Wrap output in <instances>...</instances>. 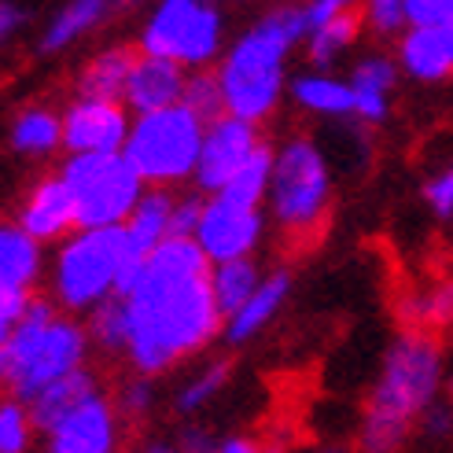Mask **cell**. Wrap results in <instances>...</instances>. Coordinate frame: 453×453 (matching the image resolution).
<instances>
[{"label":"cell","instance_id":"6da1fadb","mask_svg":"<svg viewBox=\"0 0 453 453\" xmlns=\"http://www.w3.org/2000/svg\"><path fill=\"white\" fill-rule=\"evenodd\" d=\"M129 306V357L144 376L170 369L177 357L214 339L221 310L207 273V255L196 240L166 236L148 255Z\"/></svg>","mask_w":453,"mask_h":453},{"label":"cell","instance_id":"7a4b0ae2","mask_svg":"<svg viewBox=\"0 0 453 453\" xmlns=\"http://www.w3.org/2000/svg\"><path fill=\"white\" fill-rule=\"evenodd\" d=\"M439 343L427 332H405L383 357V372L372 388L361 420V449L395 453L413 427V417L427 410L439 391Z\"/></svg>","mask_w":453,"mask_h":453},{"label":"cell","instance_id":"3957f363","mask_svg":"<svg viewBox=\"0 0 453 453\" xmlns=\"http://www.w3.org/2000/svg\"><path fill=\"white\" fill-rule=\"evenodd\" d=\"M303 30H306L303 8L284 4L273 8L251 34L233 44V52L221 63L218 74L225 111L233 119L258 122L273 111L284 81V56L303 37Z\"/></svg>","mask_w":453,"mask_h":453},{"label":"cell","instance_id":"277c9868","mask_svg":"<svg viewBox=\"0 0 453 453\" xmlns=\"http://www.w3.org/2000/svg\"><path fill=\"white\" fill-rule=\"evenodd\" d=\"M85 332L71 321H56L49 299H30L22 321L12 328L8 347L0 350V380L12 383L19 398H37L56 380L81 369Z\"/></svg>","mask_w":453,"mask_h":453},{"label":"cell","instance_id":"5b68a950","mask_svg":"<svg viewBox=\"0 0 453 453\" xmlns=\"http://www.w3.org/2000/svg\"><path fill=\"white\" fill-rule=\"evenodd\" d=\"M203 122L192 115L188 107H166L144 115L137 126L129 129L126 141V158L137 170L141 180H158L170 185L192 173L199 166V151H203Z\"/></svg>","mask_w":453,"mask_h":453},{"label":"cell","instance_id":"8992f818","mask_svg":"<svg viewBox=\"0 0 453 453\" xmlns=\"http://www.w3.org/2000/svg\"><path fill=\"white\" fill-rule=\"evenodd\" d=\"M273 214L288 236H313L328 218V170L306 137L288 141L273 158Z\"/></svg>","mask_w":453,"mask_h":453},{"label":"cell","instance_id":"52a82bcc","mask_svg":"<svg viewBox=\"0 0 453 453\" xmlns=\"http://www.w3.org/2000/svg\"><path fill=\"white\" fill-rule=\"evenodd\" d=\"M63 180L74 196L78 225L115 229L141 203V177L126 155H74L63 166Z\"/></svg>","mask_w":453,"mask_h":453},{"label":"cell","instance_id":"ba28073f","mask_svg":"<svg viewBox=\"0 0 453 453\" xmlns=\"http://www.w3.org/2000/svg\"><path fill=\"white\" fill-rule=\"evenodd\" d=\"M126 262V225L115 229H88L59 251L56 262V296L63 306H100L119 284Z\"/></svg>","mask_w":453,"mask_h":453},{"label":"cell","instance_id":"9c48e42d","mask_svg":"<svg viewBox=\"0 0 453 453\" xmlns=\"http://www.w3.org/2000/svg\"><path fill=\"white\" fill-rule=\"evenodd\" d=\"M221 41V15L203 0H163L144 30V56L207 63Z\"/></svg>","mask_w":453,"mask_h":453},{"label":"cell","instance_id":"30bf717a","mask_svg":"<svg viewBox=\"0 0 453 453\" xmlns=\"http://www.w3.org/2000/svg\"><path fill=\"white\" fill-rule=\"evenodd\" d=\"M258 148H262V141H258L255 122H243V119H233V115L218 119L207 129V137H203L199 166H196L199 188L218 196L247 163H251Z\"/></svg>","mask_w":453,"mask_h":453},{"label":"cell","instance_id":"8fae6325","mask_svg":"<svg viewBox=\"0 0 453 453\" xmlns=\"http://www.w3.org/2000/svg\"><path fill=\"white\" fill-rule=\"evenodd\" d=\"M258 236H262V218L255 207H240V203L214 196L203 207L196 243L203 247V255L221 265V262L247 258V251L258 243Z\"/></svg>","mask_w":453,"mask_h":453},{"label":"cell","instance_id":"7c38bea8","mask_svg":"<svg viewBox=\"0 0 453 453\" xmlns=\"http://www.w3.org/2000/svg\"><path fill=\"white\" fill-rule=\"evenodd\" d=\"M63 141L74 155H119V144L129 141L122 107L107 100H78L63 119Z\"/></svg>","mask_w":453,"mask_h":453},{"label":"cell","instance_id":"4fadbf2b","mask_svg":"<svg viewBox=\"0 0 453 453\" xmlns=\"http://www.w3.org/2000/svg\"><path fill=\"white\" fill-rule=\"evenodd\" d=\"M49 453H115V410L111 402L93 395L66 417L52 439Z\"/></svg>","mask_w":453,"mask_h":453},{"label":"cell","instance_id":"5bb4252c","mask_svg":"<svg viewBox=\"0 0 453 453\" xmlns=\"http://www.w3.org/2000/svg\"><path fill=\"white\" fill-rule=\"evenodd\" d=\"M180 93H185L180 63L158 59V56H141L137 66H133V74H129V85H126V100L133 111H141V115H155V111L177 107Z\"/></svg>","mask_w":453,"mask_h":453},{"label":"cell","instance_id":"9a60e30c","mask_svg":"<svg viewBox=\"0 0 453 453\" xmlns=\"http://www.w3.org/2000/svg\"><path fill=\"white\" fill-rule=\"evenodd\" d=\"M71 225H78V211H74V196L66 188V180L63 177L41 180L30 192L27 207H22V233L34 240H56Z\"/></svg>","mask_w":453,"mask_h":453},{"label":"cell","instance_id":"2e32d148","mask_svg":"<svg viewBox=\"0 0 453 453\" xmlns=\"http://www.w3.org/2000/svg\"><path fill=\"white\" fill-rule=\"evenodd\" d=\"M93 395H96V380L88 376L85 369H78V372H71V376L56 380L52 388H44V391L30 402V424L52 435L56 427H59L66 417H71L78 405H85Z\"/></svg>","mask_w":453,"mask_h":453},{"label":"cell","instance_id":"e0dca14e","mask_svg":"<svg viewBox=\"0 0 453 453\" xmlns=\"http://www.w3.org/2000/svg\"><path fill=\"white\" fill-rule=\"evenodd\" d=\"M402 59L417 78H446L453 74V22L449 27H424L402 41Z\"/></svg>","mask_w":453,"mask_h":453},{"label":"cell","instance_id":"ac0fdd59","mask_svg":"<svg viewBox=\"0 0 453 453\" xmlns=\"http://www.w3.org/2000/svg\"><path fill=\"white\" fill-rule=\"evenodd\" d=\"M137 52L129 49H111L104 56H96L93 63L81 71L78 78V96L81 100H107V104H115V96L126 93V85H129V74H133V66H137Z\"/></svg>","mask_w":453,"mask_h":453},{"label":"cell","instance_id":"d6986e66","mask_svg":"<svg viewBox=\"0 0 453 453\" xmlns=\"http://www.w3.org/2000/svg\"><path fill=\"white\" fill-rule=\"evenodd\" d=\"M41 273L37 240L15 225H0V288L27 291Z\"/></svg>","mask_w":453,"mask_h":453},{"label":"cell","instance_id":"ffe728a7","mask_svg":"<svg viewBox=\"0 0 453 453\" xmlns=\"http://www.w3.org/2000/svg\"><path fill=\"white\" fill-rule=\"evenodd\" d=\"M284 296H288V273H273L269 280H262L255 296L243 303V310H240L236 317H229V339H233V343H243V339H251V335L269 321V317L280 310Z\"/></svg>","mask_w":453,"mask_h":453},{"label":"cell","instance_id":"44dd1931","mask_svg":"<svg viewBox=\"0 0 453 453\" xmlns=\"http://www.w3.org/2000/svg\"><path fill=\"white\" fill-rule=\"evenodd\" d=\"M214 299H218V310L221 317H236L243 310V303L258 291V269L251 258H236V262H221L214 269Z\"/></svg>","mask_w":453,"mask_h":453},{"label":"cell","instance_id":"7402d4cb","mask_svg":"<svg viewBox=\"0 0 453 453\" xmlns=\"http://www.w3.org/2000/svg\"><path fill=\"white\" fill-rule=\"evenodd\" d=\"M63 141V122L44 107H27L12 126V144L22 155H44Z\"/></svg>","mask_w":453,"mask_h":453},{"label":"cell","instance_id":"603a6c76","mask_svg":"<svg viewBox=\"0 0 453 453\" xmlns=\"http://www.w3.org/2000/svg\"><path fill=\"white\" fill-rule=\"evenodd\" d=\"M104 12H107V0H71L56 19H52V27H49V34H44V41H41V49L44 52H59V49H66L74 37H81L85 30H93L96 22L104 19Z\"/></svg>","mask_w":453,"mask_h":453},{"label":"cell","instance_id":"cb8c5ba5","mask_svg":"<svg viewBox=\"0 0 453 453\" xmlns=\"http://www.w3.org/2000/svg\"><path fill=\"white\" fill-rule=\"evenodd\" d=\"M269 177H273V151L262 144V148L255 151L251 163H247L218 196L229 199V203H240V207H258L262 192L269 188Z\"/></svg>","mask_w":453,"mask_h":453},{"label":"cell","instance_id":"d4e9b609","mask_svg":"<svg viewBox=\"0 0 453 453\" xmlns=\"http://www.w3.org/2000/svg\"><path fill=\"white\" fill-rule=\"evenodd\" d=\"M296 100L321 111V115H347V111H354V85L332 81V78H299Z\"/></svg>","mask_w":453,"mask_h":453},{"label":"cell","instance_id":"484cf974","mask_svg":"<svg viewBox=\"0 0 453 453\" xmlns=\"http://www.w3.org/2000/svg\"><path fill=\"white\" fill-rule=\"evenodd\" d=\"M88 332L96 335V343L104 350H129V306L126 299H104L93 310V321H88Z\"/></svg>","mask_w":453,"mask_h":453},{"label":"cell","instance_id":"4316f807","mask_svg":"<svg viewBox=\"0 0 453 453\" xmlns=\"http://www.w3.org/2000/svg\"><path fill=\"white\" fill-rule=\"evenodd\" d=\"M180 107H188L199 122H211V126H214L218 119H225V115H221V111H225V96H221V81H218V74L199 71V74L185 78Z\"/></svg>","mask_w":453,"mask_h":453},{"label":"cell","instance_id":"83f0119b","mask_svg":"<svg viewBox=\"0 0 453 453\" xmlns=\"http://www.w3.org/2000/svg\"><path fill=\"white\" fill-rule=\"evenodd\" d=\"M361 19H365V15H361V8H354V12H347V15L332 19L325 30H317V34L310 37V59H313V63H332V56L343 52L347 44L357 37Z\"/></svg>","mask_w":453,"mask_h":453},{"label":"cell","instance_id":"f1b7e54d","mask_svg":"<svg viewBox=\"0 0 453 453\" xmlns=\"http://www.w3.org/2000/svg\"><path fill=\"white\" fill-rule=\"evenodd\" d=\"M225 380H229V361H218V365H211L207 372H199L185 391H180V398H177V410L180 413H192V410H199L203 402H211L221 388H225Z\"/></svg>","mask_w":453,"mask_h":453},{"label":"cell","instance_id":"f546056e","mask_svg":"<svg viewBox=\"0 0 453 453\" xmlns=\"http://www.w3.org/2000/svg\"><path fill=\"white\" fill-rule=\"evenodd\" d=\"M30 413L15 402H0V453H22L30 442Z\"/></svg>","mask_w":453,"mask_h":453},{"label":"cell","instance_id":"4dcf8cb0","mask_svg":"<svg viewBox=\"0 0 453 453\" xmlns=\"http://www.w3.org/2000/svg\"><path fill=\"white\" fill-rule=\"evenodd\" d=\"M391 85H395V63L383 59V56L365 59L354 71V88H357V93H380L383 96Z\"/></svg>","mask_w":453,"mask_h":453},{"label":"cell","instance_id":"1f68e13d","mask_svg":"<svg viewBox=\"0 0 453 453\" xmlns=\"http://www.w3.org/2000/svg\"><path fill=\"white\" fill-rule=\"evenodd\" d=\"M405 19H410L417 30L449 27L453 22V0H405Z\"/></svg>","mask_w":453,"mask_h":453},{"label":"cell","instance_id":"d6a6232c","mask_svg":"<svg viewBox=\"0 0 453 453\" xmlns=\"http://www.w3.org/2000/svg\"><path fill=\"white\" fill-rule=\"evenodd\" d=\"M424 325H453V280H442L432 296H424Z\"/></svg>","mask_w":453,"mask_h":453},{"label":"cell","instance_id":"836d02e7","mask_svg":"<svg viewBox=\"0 0 453 453\" xmlns=\"http://www.w3.org/2000/svg\"><path fill=\"white\" fill-rule=\"evenodd\" d=\"M203 207H207V203H199V199H180V203H173V214H170V236H177V240H192V236L199 233Z\"/></svg>","mask_w":453,"mask_h":453},{"label":"cell","instance_id":"e575fe53","mask_svg":"<svg viewBox=\"0 0 453 453\" xmlns=\"http://www.w3.org/2000/svg\"><path fill=\"white\" fill-rule=\"evenodd\" d=\"M354 8H357V0H310V4L303 8V15H306V30H310V34L325 30L332 19L347 15V12H354Z\"/></svg>","mask_w":453,"mask_h":453},{"label":"cell","instance_id":"d590c367","mask_svg":"<svg viewBox=\"0 0 453 453\" xmlns=\"http://www.w3.org/2000/svg\"><path fill=\"white\" fill-rule=\"evenodd\" d=\"M369 22L376 34H395L402 22H405V0H369Z\"/></svg>","mask_w":453,"mask_h":453},{"label":"cell","instance_id":"8d00e7d4","mask_svg":"<svg viewBox=\"0 0 453 453\" xmlns=\"http://www.w3.org/2000/svg\"><path fill=\"white\" fill-rule=\"evenodd\" d=\"M148 405H151V388H148V380H129L122 383V391H119V413L126 420H141L148 413Z\"/></svg>","mask_w":453,"mask_h":453},{"label":"cell","instance_id":"74e56055","mask_svg":"<svg viewBox=\"0 0 453 453\" xmlns=\"http://www.w3.org/2000/svg\"><path fill=\"white\" fill-rule=\"evenodd\" d=\"M30 306L27 291H15V288H0V328H15L22 321V313Z\"/></svg>","mask_w":453,"mask_h":453},{"label":"cell","instance_id":"f35d334b","mask_svg":"<svg viewBox=\"0 0 453 453\" xmlns=\"http://www.w3.org/2000/svg\"><path fill=\"white\" fill-rule=\"evenodd\" d=\"M424 199L435 207V214H442V218H449V214H453V166H449L442 177H435L432 185L424 188Z\"/></svg>","mask_w":453,"mask_h":453},{"label":"cell","instance_id":"ab89813d","mask_svg":"<svg viewBox=\"0 0 453 453\" xmlns=\"http://www.w3.org/2000/svg\"><path fill=\"white\" fill-rule=\"evenodd\" d=\"M354 115L365 119V122H380L383 115H388V100H383L380 93H357L354 88Z\"/></svg>","mask_w":453,"mask_h":453},{"label":"cell","instance_id":"60d3db41","mask_svg":"<svg viewBox=\"0 0 453 453\" xmlns=\"http://www.w3.org/2000/svg\"><path fill=\"white\" fill-rule=\"evenodd\" d=\"M180 453H221V446H214V439L207 432H199V427H188L185 435H180Z\"/></svg>","mask_w":453,"mask_h":453},{"label":"cell","instance_id":"b9f144b4","mask_svg":"<svg viewBox=\"0 0 453 453\" xmlns=\"http://www.w3.org/2000/svg\"><path fill=\"white\" fill-rule=\"evenodd\" d=\"M19 22H22V12L15 4H8V0H0V41H4L8 34H15Z\"/></svg>","mask_w":453,"mask_h":453},{"label":"cell","instance_id":"7bdbcfd3","mask_svg":"<svg viewBox=\"0 0 453 453\" xmlns=\"http://www.w3.org/2000/svg\"><path fill=\"white\" fill-rule=\"evenodd\" d=\"M449 427H453V417L446 410H432V413H427V432H432V435H442V432H449Z\"/></svg>","mask_w":453,"mask_h":453},{"label":"cell","instance_id":"ee69618b","mask_svg":"<svg viewBox=\"0 0 453 453\" xmlns=\"http://www.w3.org/2000/svg\"><path fill=\"white\" fill-rule=\"evenodd\" d=\"M221 453H265V446L251 439H229V442H221Z\"/></svg>","mask_w":453,"mask_h":453},{"label":"cell","instance_id":"f6af8a7d","mask_svg":"<svg viewBox=\"0 0 453 453\" xmlns=\"http://www.w3.org/2000/svg\"><path fill=\"white\" fill-rule=\"evenodd\" d=\"M8 335H12V328H0V350L8 347Z\"/></svg>","mask_w":453,"mask_h":453},{"label":"cell","instance_id":"bcb514c9","mask_svg":"<svg viewBox=\"0 0 453 453\" xmlns=\"http://www.w3.org/2000/svg\"><path fill=\"white\" fill-rule=\"evenodd\" d=\"M144 453H173V449H166V446H148Z\"/></svg>","mask_w":453,"mask_h":453},{"label":"cell","instance_id":"7dc6e473","mask_svg":"<svg viewBox=\"0 0 453 453\" xmlns=\"http://www.w3.org/2000/svg\"><path fill=\"white\" fill-rule=\"evenodd\" d=\"M265 453H284V449H277V446H265Z\"/></svg>","mask_w":453,"mask_h":453},{"label":"cell","instance_id":"c3c4849f","mask_svg":"<svg viewBox=\"0 0 453 453\" xmlns=\"http://www.w3.org/2000/svg\"><path fill=\"white\" fill-rule=\"evenodd\" d=\"M321 453H347V449H321Z\"/></svg>","mask_w":453,"mask_h":453},{"label":"cell","instance_id":"681fc988","mask_svg":"<svg viewBox=\"0 0 453 453\" xmlns=\"http://www.w3.org/2000/svg\"><path fill=\"white\" fill-rule=\"evenodd\" d=\"M203 4H207V0H203Z\"/></svg>","mask_w":453,"mask_h":453}]
</instances>
